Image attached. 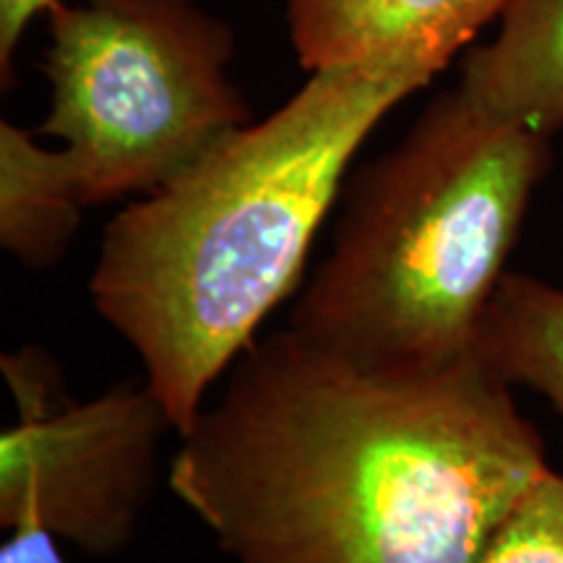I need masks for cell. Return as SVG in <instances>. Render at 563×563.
Here are the masks:
<instances>
[{
  "label": "cell",
  "mask_w": 563,
  "mask_h": 563,
  "mask_svg": "<svg viewBox=\"0 0 563 563\" xmlns=\"http://www.w3.org/2000/svg\"><path fill=\"white\" fill-rule=\"evenodd\" d=\"M433 76L410 55L313 70L262 123L108 222L91 302L139 355L175 433L298 287L365 139Z\"/></svg>",
  "instance_id": "obj_2"
},
{
  "label": "cell",
  "mask_w": 563,
  "mask_h": 563,
  "mask_svg": "<svg viewBox=\"0 0 563 563\" xmlns=\"http://www.w3.org/2000/svg\"><path fill=\"white\" fill-rule=\"evenodd\" d=\"M0 525L11 530L9 540L0 545V563H66L58 548V534L47 527L32 498L3 514Z\"/></svg>",
  "instance_id": "obj_11"
},
{
  "label": "cell",
  "mask_w": 563,
  "mask_h": 563,
  "mask_svg": "<svg viewBox=\"0 0 563 563\" xmlns=\"http://www.w3.org/2000/svg\"><path fill=\"white\" fill-rule=\"evenodd\" d=\"M509 0H287L300 66L313 70L410 55L435 74L501 16Z\"/></svg>",
  "instance_id": "obj_6"
},
{
  "label": "cell",
  "mask_w": 563,
  "mask_h": 563,
  "mask_svg": "<svg viewBox=\"0 0 563 563\" xmlns=\"http://www.w3.org/2000/svg\"><path fill=\"white\" fill-rule=\"evenodd\" d=\"M477 563H563V475L548 473L493 532Z\"/></svg>",
  "instance_id": "obj_10"
},
{
  "label": "cell",
  "mask_w": 563,
  "mask_h": 563,
  "mask_svg": "<svg viewBox=\"0 0 563 563\" xmlns=\"http://www.w3.org/2000/svg\"><path fill=\"white\" fill-rule=\"evenodd\" d=\"M178 441L167 485L235 563H477L551 470L481 352L382 371L292 329L253 342Z\"/></svg>",
  "instance_id": "obj_1"
},
{
  "label": "cell",
  "mask_w": 563,
  "mask_h": 563,
  "mask_svg": "<svg viewBox=\"0 0 563 563\" xmlns=\"http://www.w3.org/2000/svg\"><path fill=\"white\" fill-rule=\"evenodd\" d=\"M477 352L511 386L540 391L563 412L561 287L506 272L485 311Z\"/></svg>",
  "instance_id": "obj_9"
},
{
  "label": "cell",
  "mask_w": 563,
  "mask_h": 563,
  "mask_svg": "<svg viewBox=\"0 0 563 563\" xmlns=\"http://www.w3.org/2000/svg\"><path fill=\"white\" fill-rule=\"evenodd\" d=\"M551 139L456 87L350 186L334 243L292 306L302 340L382 371L475 355Z\"/></svg>",
  "instance_id": "obj_3"
},
{
  "label": "cell",
  "mask_w": 563,
  "mask_h": 563,
  "mask_svg": "<svg viewBox=\"0 0 563 563\" xmlns=\"http://www.w3.org/2000/svg\"><path fill=\"white\" fill-rule=\"evenodd\" d=\"M58 0H0V81L13 84V58L26 26Z\"/></svg>",
  "instance_id": "obj_12"
},
{
  "label": "cell",
  "mask_w": 563,
  "mask_h": 563,
  "mask_svg": "<svg viewBox=\"0 0 563 563\" xmlns=\"http://www.w3.org/2000/svg\"><path fill=\"white\" fill-rule=\"evenodd\" d=\"M460 89L483 110L551 139L563 125V0H509Z\"/></svg>",
  "instance_id": "obj_7"
},
{
  "label": "cell",
  "mask_w": 563,
  "mask_h": 563,
  "mask_svg": "<svg viewBox=\"0 0 563 563\" xmlns=\"http://www.w3.org/2000/svg\"><path fill=\"white\" fill-rule=\"evenodd\" d=\"M45 16L40 133L63 144L84 207L157 191L253 123L232 32L194 0H58Z\"/></svg>",
  "instance_id": "obj_4"
},
{
  "label": "cell",
  "mask_w": 563,
  "mask_h": 563,
  "mask_svg": "<svg viewBox=\"0 0 563 563\" xmlns=\"http://www.w3.org/2000/svg\"><path fill=\"white\" fill-rule=\"evenodd\" d=\"M84 207L63 150H47L16 123H0V245L26 269L66 256Z\"/></svg>",
  "instance_id": "obj_8"
},
{
  "label": "cell",
  "mask_w": 563,
  "mask_h": 563,
  "mask_svg": "<svg viewBox=\"0 0 563 563\" xmlns=\"http://www.w3.org/2000/svg\"><path fill=\"white\" fill-rule=\"evenodd\" d=\"M0 365L16 399V422L0 435V517L32 498L60 540L97 559L123 553L157 488L170 412L146 378L70 402L40 347Z\"/></svg>",
  "instance_id": "obj_5"
}]
</instances>
